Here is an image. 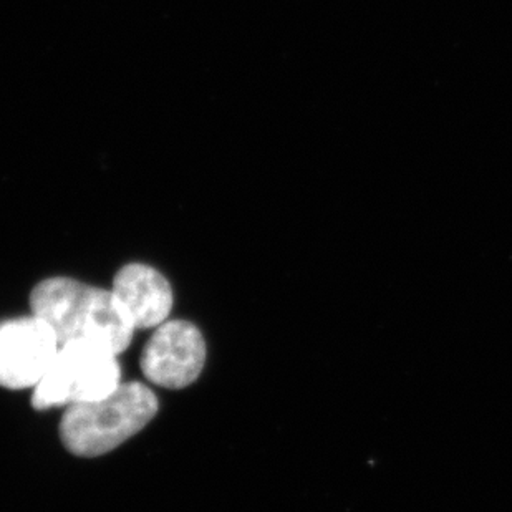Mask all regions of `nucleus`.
Wrapping results in <instances>:
<instances>
[{
    "label": "nucleus",
    "mask_w": 512,
    "mask_h": 512,
    "mask_svg": "<svg viewBox=\"0 0 512 512\" xmlns=\"http://www.w3.org/2000/svg\"><path fill=\"white\" fill-rule=\"evenodd\" d=\"M32 314L54 330L58 343H97L125 352L135 325L113 290L54 277L35 285L30 294Z\"/></svg>",
    "instance_id": "f257e3e1"
},
{
    "label": "nucleus",
    "mask_w": 512,
    "mask_h": 512,
    "mask_svg": "<svg viewBox=\"0 0 512 512\" xmlns=\"http://www.w3.org/2000/svg\"><path fill=\"white\" fill-rule=\"evenodd\" d=\"M58 348L54 330L35 315L0 322V387H37Z\"/></svg>",
    "instance_id": "39448f33"
},
{
    "label": "nucleus",
    "mask_w": 512,
    "mask_h": 512,
    "mask_svg": "<svg viewBox=\"0 0 512 512\" xmlns=\"http://www.w3.org/2000/svg\"><path fill=\"white\" fill-rule=\"evenodd\" d=\"M113 294L130 315L135 329L165 324L173 307V290L165 276L145 264H130L113 281Z\"/></svg>",
    "instance_id": "423d86ee"
},
{
    "label": "nucleus",
    "mask_w": 512,
    "mask_h": 512,
    "mask_svg": "<svg viewBox=\"0 0 512 512\" xmlns=\"http://www.w3.org/2000/svg\"><path fill=\"white\" fill-rule=\"evenodd\" d=\"M120 363L112 350L88 342L63 343L32 395L35 410L102 400L121 385Z\"/></svg>",
    "instance_id": "7ed1b4c3"
},
{
    "label": "nucleus",
    "mask_w": 512,
    "mask_h": 512,
    "mask_svg": "<svg viewBox=\"0 0 512 512\" xmlns=\"http://www.w3.org/2000/svg\"><path fill=\"white\" fill-rule=\"evenodd\" d=\"M158 413V398L143 383H123L102 400L67 406L60 423L65 448L82 458L115 450Z\"/></svg>",
    "instance_id": "f03ea898"
},
{
    "label": "nucleus",
    "mask_w": 512,
    "mask_h": 512,
    "mask_svg": "<svg viewBox=\"0 0 512 512\" xmlns=\"http://www.w3.org/2000/svg\"><path fill=\"white\" fill-rule=\"evenodd\" d=\"M206 362V343L198 327L186 320L161 324L141 355V372L151 383L181 390L198 380Z\"/></svg>",
    "instance_id": "20e7f679"
}]
</instances>
